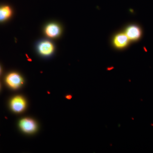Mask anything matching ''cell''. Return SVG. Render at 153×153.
<instances>
[{
    "mask_svg": "<svg viewBox=\"0 0 153 153\" xmlns=\"http://www.w3.org/2000/svg\"><path fill=\"white\" fill-rule=\"evenodd\" d=\"M21 129L25 132L32 133L37 129V125L33 120L29 118H25L21 120L20 123Z\"/></svg>",
    "mask_w": 153,
    "mask_h": 153,
    "instance_id": "6da1fadb",
    "label": "cell"
},
{
    "mask_svg": "<svg viewBox=\"0 0 153 153\" xmlns=\"http://www.w3.org/2000/svg\"><path fill=\"white\" fill-rule=\"evenodd\" d=\"M38 52L41 55L49 56L54 52V45L49 41H41L38 44Z\"/></svg>",
    "mask_w": 153,
    "mask_h": 153,
    "instance_id": "7a4b0ae2",
    "label": "cell"
},
{
    "mask_svg": "<svg viewBox=\"0 0 153 153\" xmlns=\"http://www.w3.org/2000/svg\"><path fill=\"white\" fill-rule=\"evenodd\" d=\"M6 82L13 88H18L23 83V79L19 74L12 73L9 74L6 78Z\"/></svg>",
    "mask_w": 153,
    "mask_h": 153,
    "instance_id": "3957f363",
    "label": "cell"
},
{
    "mask_svg": "<svg viewBox=\"0 0 153 153\" xmlns=\"http://www.w3.org/2000/svg\"><path fill=\"white\" fill-rule=\"evenodd\" d=\"M26 106V101L22 97H16L11 102V108L16 112H21L23 111Z\"/></svg>",
    "mask_w": 153,
    "mask_h": 153,
    "instance_id": "277c9868",
    "label": "cell"
},
{
    "mask_svg": "<svg viewBox=\"0 0 153 153\" xmlns=\"http://www.w3.org/2000/svg\"><path fill=\"white\" fill-rule=\"evenodd\" d=\"M125 33L129 41H137L140 38L142 35L140 29L135 25H132L127 28Z\"/></svg>",
    "mask_w": 153,
    "mask_h": 153,
    "instance_id": "5b68a950",
    "label": "cell"
},
{
    "mask_svg": "<svg viewBox=\"0 0 153 153\" xmlns=\"http://www.w3.org/2000/svg\"><path fill=\"white\" fill-rule=\"evenodd\" d=\"M129 41L125 33H119L116 35L114 38L113 44L118 49H122L127 46Z\"/></svg>",
    "mask_w": 153,
    "mask_h": 153,
    "instance_id": "8992f818",
    "label": "cell"
},
{
    "mask_svg": "<svg viewBox=\"0 0 153 153\" xmlns=\"http://www.w3.org/2000/svg\"><path fill=\"white\" fill-rule=\"evenodd\" d=\"M45 33L50 38H56L60 35L61 29L60 26L55 23H51L47 25L45 29Z\"/></svg>",
    "mask_w": 153,
    "mask_h": 153,
    "instance_id": "52a82bcc",
    "label": "cell"
},
{
    "mask_svg": "<svg viewBox=\"0 0 153 153\" xmlns=\"http://www.w3.org/2000/svg\"><path fill=\"white\" fill-rule=\"evenodd\" d=\"M12 10L8 6L0 7V22H3L9 19L12 15Z\"/></svg>",
    "mask_w": 153,
    "mask_h": 153,
    "instance_id": "ba28073f",
    "label": "cell"
},
{
    "mask_svg": "<svg viewBox=\"0 0 153 153\" xmlns=\"http://www.w3.org/2000/svg\"><path fill=\"white\" fill-rule=\"evenodd\" d=\"M0 72H1V68H0Z\"/></svg>",
    "mask_w": 153,
    "mask_h": 153,
    "instance_id": "9c48e42d",
    "label": "cell"
}]
</instances>
